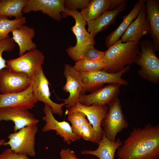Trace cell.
<instances>
[{"mask_svg": "<svg viewBox=\"0 0 159 159\" xmlns=\"http://www.w3.org/2000/svg\"><path fill=\"white\" fill-rule=\"evenodd\" d=\"M116 151L117 159H158L159 124L149 123L143 128L134 127Z\"/></svg>", "mask_w": 159, "mask_h": 159, "instance_id": "1", "label": "cell"}, {"mask_svg": "<svg viewBox=\"0 0 159 159\" xmlns=\"http://www.w3.org/2000/svg\"><path fill=\"white\" fill-rule=\"evenodd\" d=\"M138 45L133 42H122L119 39L105 51L103 61L105 66L103 70L117 73L134 62L139 51Z\"/></svg>", "mask_w": 159, "mask_h": 159, "instance_id": "2", "label": "cell"}, {"mask_svg": "<svg viewBox=\"0 0 159 159\" xmlns=\"http://www.w3.org/2000/svg\"><path fill=\"white\" fill-rule=\"evenodd\" d=\"M61 14L63 18L71 16L75 21V24L72 27L71 30L76 37V43L74 46H70L67 49L66 52L71 59L76 62L82 58L83 52L87 46L95 44L94 37L86 29V22L77 10L72 11L65 9Z\"/></svg>", "mask_w": 159, "mask_h": 159, "instance_id": "3", "label": "cell"}, {"mask_svg": "<svg viewBox=\"0 0 159 159\" xmlns=\"http://www.w3.org/2000/svg\"><path fill=\"white\" fill-rule=\"evenodd\" d=\"M139 51L134 61L141 68L139 75L153 84L159 82V59L155 54L151 41L146 39L139 42Z\"/></svg>", "mask_w": 159, "mask_h": 159, "instance_id": "4", "label": "cell"}, {"mask_svg": "<svg viewBox=\"0 0 159 159\" xmlns=\"http://www.w3.org/2000/svg\"><path fill=\"white\" fill-rule=\"evenodd\" d=\"M130 65L125 67L119 72L111 73L100 70L90 72H80L82 89L80 95L86 92H92L99 89L105 83H117L127 85L128 82L122 78V76L130 69Z\"/></svg>", "mask_w": 159, "mask_h": 159, "instance_id": "5", "label": "cell"}, {"mask_svg": "<svg viewBox=\"0 0 159 159\" xmlns=\"http://www.w3.org/2000/svg\"><path fill=\"white\" fill-rule=\"evenodd\" d=\"M128 126L123 112L120 100L117 97L107 105V114L101 124L103 132L107 139L114 142L117 134Z\"/></svg>", "mask_w": 159, "mask_h": 159, "instance_id": "6", "label": "cell"}, {"mask_svg": "<svg viewBox=\"0 0 159 159\" xmlns=\"http://www.w3.org/2000/svg\"><path fill=\"white\" fill-rule=\"evenodd\" d=\"M38 130L37 125L24 127L17 131L11 133L7 136L9 140L3 145H9L16 153L34 157L35 150V136Z\"/></svg>", "mask_w": 159, "mask_h": 159, "instance_id": "7", "label": "cell"}, {"mask_svg": "<svg viewBox=\"0 0 159 159\" xmlns=\"http://www.w3.org/2000/svg\"><path fill=\"white\" fill-rule=\"evenodd\" d=\"M45 58L37 48L26 52L19 57L6 61V68L17 72L27 74L33 80L37 70L42 66Z\"/></svg>", "mask_w": 159, "mask_h": 159, "instance_id": "8", "label": "cell"}, {"mask_svg": "<svg viewBox=\"0 0 159 159\" xmlns=\"http://www.w3.org/2000/svg\"><path fill=\"white\" fill-rule=\"evenodd\" d=\"M32 80L31 86L33 95L37 101L50 106L53 114L62 116L63 113L62 107L65 104L64 103H57L50 99L49 83L44 74L42 66L36 71Z\"/></svg>", "mask_w": 159, "mask_h": 159, "instance_id": "9", "label": "cell"}, {"mask_svg": "<svg viewBox=\"0 0 159 159\" xmlns=\"http://www.w3.org/2000/svg\"><path fill=\"white\" fill-rule=\"evenodd\" d=\"M33 80L26 74L6 68L0 70V92L8 94L23 91L31 86Z\"/></svg>", "mask_w": 159, "mask_h": 159, "instance_id": "10", "label": "cell"}, {"mask_svg": "<svg viewBox=\"0 0 159 159\" xmlns=\"http://www.w3.org/2000/svg\"><path fill=\"white\" fill-rule=\"evenodd\" d=\"M43 111L45 115L42 117V119L46 123L42 129L43 132L55 131L56 134L62 138L63 141L68 145L81 138L73 132L69 123L64 121H59L55 118L50 106L45 105Z\"/></svg>", "mask_w": 159, "mask_h": 159, "instance_id": "11", "label": "cell"}, {"mask_svg": "<svg viewBox=\"0 0 159 159\" xmlns=\"http://www.w3.org/2000/svg\"><path fill=\"white\" fill-rule=\"evenodd\" d=\"M2 121H12L14 124V132L30 125H37L39 122L29 109L19 107L0 108V122Z\"/></svg>", "mask_w": 159, "mask_h": 159, "instance_id": "12", "label": "cell"}, {"mask_svg": "<svg viewBox=\"0 0 159 159\" xmlns=\"http://www.w3.org/2000/svg\"><path fill=\"white\" fill-rule=\"evenodd\" d=\"M107 110V106H102L97 104L86 106L78 102L74 106L69 108L66 113L80 111L84 113L95 131L97 143L103 135V131L101 124L106 115Z\"/></svg>", "mask_w": 159, "mask_h": 159, "instance_id": "13", "label": "cell"}, {"mask_svg": "<svg viewBox=\"0 0 159 159\" xmlns=\"http://www.w3.org/2000/svg\"><path fill=\"white\" fill-rule=\"evenodd\" d=\"M121 85L110 83L88 95H80L78 102L86 106L97 104L102 106L108 105L120 94Z\"/></svg>", "mask_w": 159, "mask_h": 159, "instance_id": "14", "label": "cell"}, {"mask_svg": "<svg viewBox=\"0 0 159 159\" xmlns=\"http://www.w3.org/2000/svg\"><path fill=\"white\" fill-rule=\"evenodd\" d=\"M64 0H27L23 13L41 11L58 21L62 19L61 13L65 9Z\"/></svg>", "mask_w": 159, "mask_h": 159, "instance_id": "15", "label": "cell"}, {"mask_svg": "<svg viewBox=\"0 0 159 159\" xmlns=\"http://www.w3.org/2000/svg\"><path fill=\"white\" fill-rule=\"evenodd\" d=\"M64 75L66 82L62 88L63 90L69 93L68 97L63 100L67 108L74 106L78 102L82 87L80 81V72L75 70L71 65L64 64Z\"/></svg>", "mask_w": 159, "mask_h": 159, "instance_id": "16", "label": "cell"}, {"mask_svg": "<svg viewBox=\"0 0 159 159\" xmlns=\"http://www.w3.org/2000/svg\"><path fill=\"white\" fill-rule=\"evenodd\" d=\"M146 15L145 3L136 18L131 23L121 37L122 42H133L139 44L140 40L143 36L150 34V26Z\"/></svg>", "mask_w": 159, "mask_h": 159, "instance_id": "17", "label": "cell"}, {"mask_svg": "<svg viewBox=\"0 0 159 159\" xmlns=\"http://www.w3.org/2000/svg\"><path fill=\"white\" fill-rule=\"evenodd\" d=\"M38 102L33 95L31 85L20 92L0 93V108L6 107H24L32 109Z\"/></svg>", "mask_w": 159, "mask_h": 159, "instance_id": "18", "label": "cell"}, {"mask_svg": "<svg viewBox=\"0 0 159 159\" xmlns=\"http://www.w3.org/2000/svg\"><path fill=\"white\" fill-rule=\"evenodd\" d=\"M127 1L125 0L114 9L106 11L95 19L87 22V32L94 37L98 33L113 24L117 16L125 9Z\"/></svg>", "mask_w": 159, "mask_h": 159, "instance_id": "19", "label": "cell"}, {"mask_svg": "<svg viewBox=\"0 0 159 159\" xmlns=\"http://www.w3.org/2000/svg\"><path fill=\"white\" fill-rule=\"evenodd\" d=\"M125 0H91L86 7L80 12L86 23L93 20L105 12L112 10Z\"/></svg>", "mask_w": 159, "mask_h": 159, "instance_id": "20", "label": "cell"}, {"mask_svg": "<svg viewBox=\"0 0 159 159\" xmlns=\"http://www.w3.org/2000/svg\"><path fill=\"white\" fill-rule=\"evenodd\" d=\"M145 4L150 26V34L155 52L159 50V0H145Z\"/></svg>", "mask_w": 159, "mask_h": 159, "instance_id": "21", "label": "cell"}, {"mask_svg": "<svg viewBox=\"0 0 159 159\" xmlns=\"http://www.w3.org/2000/svg\"><path fill=\"white\" fill-rule=\"evenodd\" d=\"M12 39L18 45L19 55L36 49L37 45L32 41L35 35V31L32 27L24 24L11 32Z\"/></svg>", "mask_w": 159, "mask_h": 159, "instance_id": "22", "label": "cell"}, {"mask_svg": "<svg viewBox=\"0 0 159 159\" xmlns=\"http://www.w3.org/2000/svg\"><path fill=\"white\" fill-rule=\"evenodd\" d=\"M97 144L98 146L96 150H81L80 153L93 155L99 159H114L116 152L122 143L119 138L114 142L110 140L103 132L101 139Z\"/></svg>", "mask_w": 159, "mask_h": 159, "instance_id": "23", "label": "cell"}, {"mask_svg": "<svg viewBox=\"0 0 159 159\" xmlns=\"http://www.w3.org/2000/svg\"><path fill=\"white\" fill-rule=\"evenodd\" d=\"M145 1V0H138L130 11L123 17L122 20L117 28L108 35L105 42L107 47L120 39L131 23L136 18Z\"/></svg>", "mask_w": 159, "mask_h": 159, "instance_id": "24", "label": "cell"}, {"mask_svg": "<svg viewBox=\"0 0 159 159\" xmlns=\"http://www.w3.org/2000/svg\"><path fill=\"white\" fill-rule=\"evenodd\" d=\"M27 0H0V15L18 19L23 16L22 10Z\"/></svg>", "mask_w": 159, "mask_h": 159, "instance_id": "25", "label": "cell"}, {"mask_svg": "<svg viewBox=\"0 0 159 159\" xmlns=\"http://www.w3.org/2000/svg\"><path fill=\"white\" fill-rule=\"evenodd\" d=\"M8 18L6 16L0 15V41L9 37L10 32L26 23L25 16L12 20Z\"/></svg>", "mask_w": 159, "mask_h": 159, "instance_id": "26", "label": "cell"}, {"mask_svg": "<svg viewBox=\"0 0 159 159\" xmlns=\"http://www.w3.org/2000/svg\"><path fill=\"white\" fill-rule=\"evenodd\" d=\"M105 64L103 60L91 61L80 59L75 62L73 68L80 72L103 70Z\"/></svg>", "mask_w": 159, "mask_h": 159, "instance_id": "27", "label": "cell"}, {"mask_svg": "<svg viewBox=\"0 0 159 159\" xmlns=\"http://www.w3.org/2000/svg\"><path fill=\"white\" fill-rule=\"evenodd\" d=\"M66 114L67 115L68 120L71 123V127L72 131L81 138L80 135L81 127L88 120L86 118V115L80 111L66 113Z\"/></svg>", "mask_w": 159, "mask_h": 159, "instance_id": "28", "label": "cell"}, {"mask_svg": "<svg viewBox=\"0 0 159 159\" xmlns=\"http://www.w3.org/2000/svg\"><path fill=\"white\" fill-rule=\"evenodd\" d=\"M15 47V43L12 37L0 41V70L6 68V61L2 57L4 52H10L12 51Z\"/></svg>", "mask_w": 159, "mask_h": 159, "instance_id": "29", "label": "cell"}, {"mask_svg": "<svg viewBox=\"0 0 159 159\" xmlns=\"http://www.w3.org/2000/svg\"><path fill=\"white\" fill-rule=\"evenodd\" d=\"M93 45H89L85 48L82 58L91 61L103 60L105 51L96 49Z\"/></svg>", "mask_w": 159, "mask_h": 159, "instance_id": "30", "label": "cell"}, {"mask_svg": "<svg viewBox=\"0 0 159 159\" xmlns=\"http://www.w3.org/2000/svg\"><path fill=\"white\" fill-rule=\"evenodd\" d=\"M80 135L84 140L97 143L96 133L91 124L87 121L81 127Z\"/></svg>", "mask_w": 159, "mask_h": 159, "instance_id": "31", "label": "cell"}, {"mask_svg": "<svg viewBox=\"0 0 159 159\" xmlns=\"http://www.w3.org/2000/svg\"><path fill=\"white\" fill-rule=\"evenodd\" d=\"M90 0H64V5L67 9L75 11L81 10L87 6Z\"/></svg>", "mask_w": 159, "mask_h": 159, "instance_id": "32", "label": "cell"}, {"mask_svg": "<svg viewBox=\"0 0 159 159\" xmlns=\"http://www.w3.org/2000/svg\"><path fill=\"white\" fill-rule=\"evenodd\" d=\"M0 159H30L25 155L17 154L10 148H6L0 154Z\"/></svg>", "mask_w": 159, "mask_h": 159, "instance_id": "33", "label": "cell"}, {"mask_svg": "<svg viewBox=\"0 0 159 159\" xmlns=\"http://www.w3.org/2000/svg\"><path fill=\"white\" fill-rule=\"evenodd\" d=\"M59 155L61 159H79L77 157L75 152L69 148L62 149Z\"/></svg>", "mask_w": 159, "mask_h": 159, "instance_id": "34", "label": "cell"}, {"mask_svg": "<svg viewBox=\"0 0 159 159\" xmlns=\"http://www.w3.org/2000/svg\"><path fill=\"white\" fill-rule=\"evenodd\" d=\"M5 142V141L4 139L0 140V146L3 145Z\"/></svg>", "mask_w": 159, "mask_h": 159, "instance_id": "35", "label": "cell"}]
</instances>
